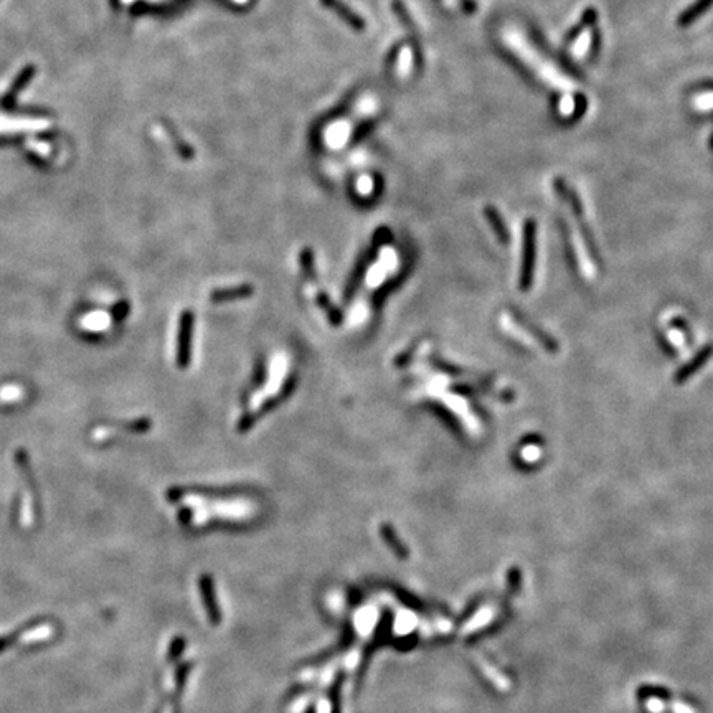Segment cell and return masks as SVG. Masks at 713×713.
Instances as JSON below:
<instances>
[{
    "label": "cell",
    "mask_w": 713,
    "mask_h": 713,
    "mask_svg": "<svg viewBox=\"0 0 713 713\" xmlns=\"http://www.w3.org/2000/svg\"><path fill=\"white\" fill-rule=\"evenodd\" d=\"M522 276H521V289L528 291L534 279V266H535V223L527 222L525 226V243H523V263H522Z\"/></svg>",
    "instance_id": "6da1fadb"
},
{
    "label": "cell",
    "mask_w": 713,
    "mask_h": 713,
    "mask_svg": "<svg viewBox=\"0 0 713 713\" xmlns=\"http://www.w3.org/2000/svg\"><path fill=\"white\" fill-rule=\"evenodd\" d=\"M321 3L322 7L334 12L339 19L345 21V24L349 25L352 30H355V32H365V28H367V24H365L362 17L356 14L354 8H352L349 3L343 2V0H321Z\"/></svg>",
    "instance_id": "7a4b0ae2"
},
{
    "label": "cell",
    "mask_w": 713,
    "mask_h": 713,
    "mask_svg": "<svg viewBox=\"0 0 713 713\" xmlns=\"http://www.w3.org/2000/svg\"><path fill=\"white\" fill-rule=\"evenodd\" d=\"M712 355H713V345H707L702 352H698L692 362L685 363L684 367L678 370V373L676 375V383L680 385V383H684L685 380H689V378L692 377L695 372L700 370V368H702L703 365L708 362V360H710Z\"/></svg>",
    "instance_id": "3957f363"
},
{
    "label": "cell",
    "mask_w": 713,
    "mask_h": 713,
    "mask_svg": "<svg viewBox=\"0 0 713 713\" xmlns=\"http://www.w3.org/2000/svg\"><path fill=\"white\" fill-rule=\"evenodd\" d=\"M162 126H164L165 134L169 136V139H170L172 145H174L175 152H177L180 157H183V159H187V161H190V159L193 157V149L190 147V145H188V143H186V141H183L182 137H180L179 131H177V129H175L174 124H170L169 121H167V119H162Z\"/></svg>",
    "instance_id": "277c9868"
},
{
    "label": "cell",
    "mask_w": 713,
    "mask_h": 713,
    "mask_svg": "<svg viewBox=\"0 0 713 713\" xmlns=\"http://www.w3.org/2000/svg\"><path fill=\"white\" fill-rule=\"evenodd\" d=\"M485 213H487L489 220L492 222V228L497 233V236H499L500 242H504V243L509 242V233H507V230H505V226H504V222H500V217L496 213V210L487 208V210H485Z\"/></svg>",
    "instance_id": "5b68a950"
}]
</instances>
